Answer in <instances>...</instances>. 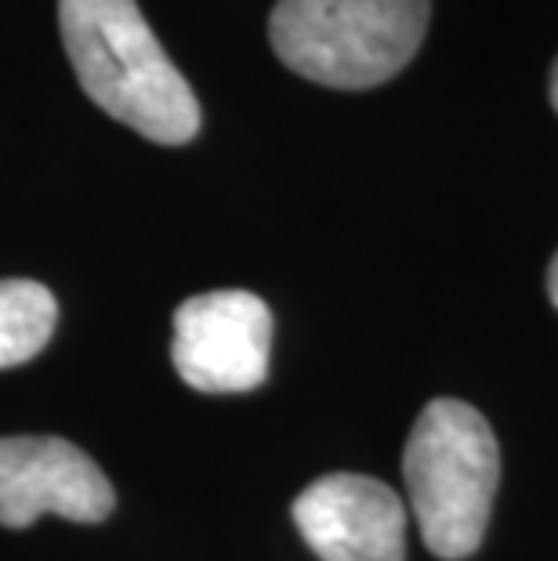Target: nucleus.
I'll list each match as a JSON object with an SVG mask.
<instances>
[{
    "instance_id": "f257e3e1",
    "label": "nucleus",
    "mask_w": 558,
    "mask_h": 561,
    "mask_svg": "<svg viewBox=\"0 0 558 561\" xmlns=\"http://www.w3.org/2000/svg\"><path fill=\"white\" fill-rule=\"evenodd\" d=\"M58 30L88 99L157 146H185L200 102L160 47L138 0H58Z\"/></svg>"
},
{
    "instance_id": "7ed1b4c3",
    "label": "nucleus",
    "mask_w": 558,
    "mask_h": 561,
    "mask_svg": "<svg viewBox=\"0 0 558 561\" xmlns=\"http://www.w3.org/2000/svg\"><path fill=\"white\" fill-rule=\"evenodd\" d=\"M432 0H280L269 41L298 77L338 91L377 88L410 66Z\"/></svg>"
},
{
    "instance_id": "423d86ee",
    "label": "nucleus",
    "mask_w": 558,
    "mask_h": 561,
    "mask_svg": "<svg viewBox=\"0 0 558 561\" xmlns=\"http://www.w3.org/2000/svg\"><path fill=\"white\" fill-rule=\"evenodd\" d=\"M291 515L323 561H407V504L371 474H323Z\"/></svg>"
},
{
    "instance_id": "20e7f679",
    "label": "nucleus",
    "mask_w": 558,
    "mask_h": 561,
    "mask_svg": "<svg viewBox=\"0 0 558 561\" xmlns=\"http://www.w3.org/2000/svg\"><path fill=\"white\" fill-rule=\"evenodd\" d=\"M272 312L258 294L210 290L178 305L171 359L189 388L207 396L254 391L269 377Z\"/></svg>"
},
{
    "instance_id": "f03ea898",
    "label": "nucleus",
    "mask_w": 558,
    "mask_h": 561,
    "mask_svg": "<svg viewBox=\"0 0 558 561\" xmlns=\"http://www.w3.org/2000/svg\"><path fill=\"white\" fill-rule=\"evenodd\" d=\"M402 479L435 558L460 561L479 551L501 485V449L475 405L460 399L424 405L402 453Z\"/></svg>"
},
{
    "instance_id": "1a4fd4ad",
    "label": "nucleus",
    "mask_w": 558,
    "mask_h": 561,
    "mask_svg": "<svg viewBox=\"0 0 558 561\" xmlns=\"http://www.w3.org/2000/svg\"><path fill=\"white\" fill-rule=\"evenodd\" d=\"M551 105H555V113H558V58H555V66H551Z\"/></svg>"
},
{
    "instance_id": "6e6552de",
    "label": "nucleus",
    "mask_w": 558,
    "mask_h": 561,
    "mask_svg": "<svg viewBox=\"0 0 558 561\" xmlns=\"http://www.w3.org/2000/svg\"><path fill=\"white\" fill-rule=\"evenodd\" d=\"M548 294H551V305L558 308V254L551 257V268H548Z\"/></svg>"
},
{
    "instance_id": "0eeeda50",
    "label": "nucleus",
    "mask_w": 558,
    "mask_h": 561,
    "mask_svg": "<svg viewBox=\"0 0 558 561\" xmlns=\"http://www.w3.org/2000/svg\"><path fill=\"white\" fill-rule=\"evenodd\" d=\"M58 322L55 294L33 279H0V369L44 352Z\"/></svg>"
},
{
    "instance_id": "39448f33",
    "label": "nucleus",
    "mask_w": 558,
    "mask_h": 561,
    "mask_svg": "<svg viewBox=\"0 0 558 561\" xmlns=\"http://www.w3.org/2000/svg\"><path fill=\"white\" fill-rule=\"evenodd\" d=\"M116 493L80 446L52 435L0 438V525L30 529L41 515L105 522Z\"/></svg>"
}]
</instances>
